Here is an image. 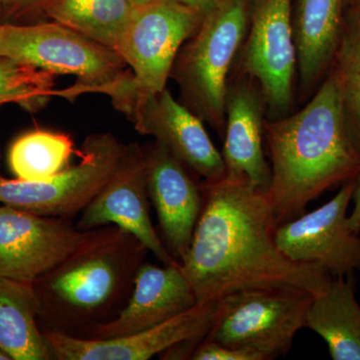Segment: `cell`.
Listing matches in <instances>:
<instances>
[{"mask_svg":"<svg viewBox=\"0 0 360 360\" xmlns=\"http://www.w3.org/2000/svg\"><path fill=\"white\" fill-rule=\"evenodd\" d=\"M202 207L180 269L198 303L234 291L295 288L315 296L333 276L314 264L296 262L279 250L267 193L243 180L201 182Z\"/></svg>","mask_w":360,"mask_h":360,"instance_id":"6da1fadb","label":"cell"},{"mask_svg":"<svg viewBox=\"0 0 360 360\" xmlns=\"http://www.w3.org/2000/svg\"><path fill=\"white\" fill-rule=\"evenodd\" d=\"M271 179L267 198L277 226L300 217L310 201L354 180L360 149L343 110L335 70L297 112L264 120Z\"/></svg>","mask_w":360,"mask_h":360,"instance_id":"7a4b0ae2","label":"cell"},{"mask_svg":"<svg viewBox=\"0 0 360 360\" xmlns=\"http://www.w3.org/2000/svg\"><path fill=\"white\" fill-rule=\"evenodd\" d=\"M149 252L116 225L84 231L70 255L33 283L41 328L85 338L129 302Z\"/></svg>","mask_w":360,"mask_h":360,"instance_id":"3957f363","label":"cell"},{"mask_svg":"<svg viewBox=\"0 0 360 360\" xmlns=\"http://www.w3.org/2000/svg\"><path fill=\"white\" fill-rule=\"evenodd\" d=\"M0 58L11 59L52 75H72V86L56 96L72 99L85 94L115 96L131 77L127 63L112 49L53 22L0 25Z\"/></svg>","mask_w":360,"mask_h":360,"instance_id":"277c9868","label":"cell"},{"mask_svg":"<svg viewBox=\"0 0 360 360\" xmlns=\"http://www.w3.org/2000/svg\"><path fill=\"white\" fill-rule=\"evenodd\" d=\"M248 0H222L206 13L175 58L172 77L182 101L224 136L229 71L250 25Z\"/></svg>","mask_w":360,"mask_h":360,"instance_id":"5b68a950","label":"cell"},{"mask_svg":"<svg viewBox=\"0 0 360 360\" xmlns=\"http://www.w3.org/2000/svg\"><path fill=\"white\" fill-rule=\"evenodd\" d=\"M314 295L295 288H250L217 300L212 328L205 340L250 348L269 360L291 349Z\"/></svg>","mask_w":360,"mask_h":360,"instance_id":"8992f818","label":"cell"},{"mask_svg":"<svg viewBox=\"0 0 360 360\" xmlns=\"http://www.w3.org/2000/svg\"><path fill=\"white\" fill-rule=\"evenodd\" d=\"M115 135L96 134L84 139L80 161L44 181L0 176V205L44 217L70 219L82 212L105 186L124 151Z\"/></svg>","mask_w":360,"mask_h":360,"instance_id":"52a82bcc","label":"cell"},{"mask_svg":"<svg viewBox=\"0 0 360 360\" xmlns=\"http://www.w3.org/2000/svg\"><path fill=\"white\" fill-rule=\"evenodd\" d=\"M202 18L174 0L135 7L113 51L129 66L139 91L155 94L167 89L180 49Z\"/></svg>","mask_w":360,"mask_h":360,"instance_id":"ba28073f","label":"cell"},{"mask_svg":"<svg viewBox=\"0 0 360 360\" xmlns=\"http://www.w3.org/2000/svg\"><path fill=\"white\" fill-rule=\"evenodd\" d=\"M292 0H255L240 56L241 75L255 80L269 120L290 115L297 71Z\"/></svg>","mask_w":360,"mask_h":360,"instance_id":"9c48e42d","label":"cell"},{"mask_svg":"<svg viewBox=\"0 0 360 360\" xmlns=\"http://www.w3.org/2000/svg\"><path fill=\"white\" fill-rule=\"evenodd\" d=\"M354 188V179L326 205L278 225L279 250L293 262L321 265L335 277L360 271V234L350 229L347 214Z\"/></svg>","mask_w":360,"mask_h":360,"instance_id":"30bf717a","label":"cell"},{"mask_svg":"<svg viewBox=\"0 0 360 360\" xmlns=\"http://www.w3.org/2000/svg\"><path fill=\"white\" fill-rule=\"evenodd\" d=\"M141 134L150 135L205 181L224 179V158L202 120L165 89L155 94L135 90L122 110Z\"/></svg>","mask_w":360,"mask_h":360,"instance_id":"8fae6325","label":"cell"},{"mask_svg":"<svg viewBox=\"0 0 360 360\" xmlns=\"http://www.w3.org/2000/svg\"><path fill=\"white\" fill-rule=\"evenodd\" d=\"M148 200L143 149L127 144L110 179L82 210L77 227L87 231L116 225L134 234L163 265H179L153 226Z\"/></svg>","mask_w":360,"mask_h":360,"instance_id":"7c38bea8","label":"cell"},{"mask_svg":"<svg viewBox=\"0 0 360 360\" xmlns=\"http://www.w3.org/2000/svg\"><path fill=\"white\" fill-rule=\"evenodd\" d=\"M70 219L0 205V274L32 283L65 259L84 238Z\"/></svg>","mask_w":360,"mask_h":360,"instance_id":"4fadbf2b","label":"cell"},{"mask_svg":"<svg viewBox=\"0 0 360 360\" xmlns=\"http://www.w3.org/2000/svg\"><path fill=\"white\" fill-rule=\"evenodd\" d=\"M215 307L217 300L198 303L153 328L110 338H77L41 328L56 360H148L182 341L205 340Z\"/></svg>","mask_w":360,"mask_h":360,"instance_id":"5bb4252c","label":"cell"},{"mask_svg":"<svg viewBox=\"0 0 360 360\" xmlns=\"http://www.w3.org/2000/svg\"><path fill=\"white\" fill-rule=\"evenodd\" d=\"M142 149L149 200L158 214L163 243L181 262L202 207L201 182L198 184L193 172L158 141Z\"/></svg>","mask_w":360,"mask_h":360,"instance_id":"9a60e30c","label":"cell"},{"mask_svg":"<svg viewBox=\"0 0 360 360\" xmlns=\"http://www.w3.org/2000/svg\"><path fill=\"white\" fill-rule=\"evenodd\" d=\"M264 97L255 80L243 75L227 86L224 158L225 175L267 193L271 179L264 153Z\"/></svg>","mask_w":360,"mask_h":360,"instance_id":"2e32d148","label":"cell"},{"mask_svg":"<svg viewBox=\"0 0 360 360\" xmlns=\"http://www.w3.org/2000/svg\"><path fill=\"white\" fill-rule=\"evenodd\" d=\"M195 293L179 265L144 262L135 277L129 302L115 319L101 324L85 338H110L158 326L198 304Z\"/></svg>","mask_w":360,"mask_h":360,"instance_id":"e0dca14e","label":"cell"},{"mask_svg":"<svg viewBox=\"0 0 360 360\" xmlns=\"http://www.w3.org/2000/svg\"><path fill=\"white\" fill-rule=\"evenodd\" d=\"M345 0H297L291 11L297 70L302 94L314 89L340 47Z\"/></svg>","mask_w":360,"mask_h":360,"instance_id":"ac0fdd59","label":"cell"},{"mask_svg":"<svg viewBox=\"0 0 360 360\" xmlns=\"http://www.w3.org/2000/svg\"><path fill=\"white\" fill-rule=\"evenodd\" d=\"M355 286V274L333 276L307 310V328L323 338L333 360H360V305Z\"/></svg>","mask_w":360,"mask_h":360,"instance_id":"d6986e66","label":"cell"},{"mask_svg":"<svg viewBox=\"0 0 360 360\" xmlns=\"http://www.w3.org/2000/svg\"><path fill=\"white\" fill-rule=\"evenodd\" d=\"M0 348L11 360H54L32 283L0 274Z\"/></svg>","mask_w":360,"mask_h":360,"instance_id":"ffe728a7","label":"cell"},{"mask_svg":"<svg viewBox=\"0 0 360 360\" xmlns=\"http://www.w3.org/2000/svg\"><path fill=\"white\" fill-rule=\"evenodd\" d=\"M134 8L130 0H47L42 6L53 21L112 49Z\"/></svg>","mask_w":360,"mask_h":360,"instance_id":"44dd1931","label":"cell"},{"mask_svg":"<svg viewBox=\"0 0 360 360\" xmlns=\"http://www.w3.org/2000/svg\"><path fill=\"white\" fill-rule=\"evenodd\" d=\"M78 153L70 135L37 129L16 139L8 151V165L16 179L44 181L70 167Z\"/></svg>","mask_w":360,"mask_h":360,"instance_id":"7402d4cb","label":"cell"},{"mask_svg":"<svg viewBox=\"0 0 360 360\" xmlns=\"http://www.w3.org/2000/svg\"><path fill=\"white\" fill-rule=\"evenodd\" d=\"M56 91L51 73L0 58V105L18 103L25 110H37L56 96Z\"/></svg>","mask_w":360,"mask_h":360,"instance_id":"603a6c76","label":"cell"},{"mask_svg":"<svg viewBox=\"0 0 360 360\" xmlns=\"http://www.w3.org/2000/svg\"><path fill=\"white\" fill-rule=\"evenodd\" d=\"M335 70L360 73V11H352L343 22L342 34L335 58Z\"/></svg>","mask_w":360,"mask_h":360,"instance_id":"cb8c5ba5","label":"cell"},{"mask_svg":"<svg viewBox=\"0 0 360 360\" xmlns=\"http://www.w3.org/2000/svg\"><path fill=\"white\" fill-rule=\"evenodd\" d=\"M338 72L345 115L360 149V73Z\"/></svg>","mask_w":360,"mask_h":360,"instance_id":"d4e9b609","label":"cell"},{"mask_svg":"<svg viewBox=\"0 0 360 360\" xmlns=\"http://www.w3.org/2000/svg\"><path fill=\"white\" fill-rule=\"evenodd\" d=\"M193 360H269L266 355L250 348L231 347L203 340L194 350Z\"/></svg>","mask_w":360,"mask_h":360,"instance_id":"484cf974","label":"cell"},{"mask_svg":"<svg viewBox=\"0 0 360 360\" xmlns=\"http://www.w3.org/2000/svg\"><path fill=\"white\" fill-rule=\"evenodd\" d=\"M47 0H4V8L11 14L30 13L32 9L44 6ZM2 8V9H4Z\"/></svg>","mask_w":360,"mask_h":360,"instance_id":"4316f807","label":"cell"},{"mask_svg":"<svg viewBox=\"0 0 360 360\" xmlns=\"http://www.w3.org/2000/svg\"><path fill=\"white\" fill-rule=\"evenodd\" d=\"M352 201L354 202V208H352V213L348 214V224L352 231L360 234V172L354 179Z\"/></svg>","mask_w":360,"mask_h":360,"instance_id":"83f0119b","label":"cell"},{"mask_svg":"<svg viewBox=\"0 0 360 360\" xmlns=\"http://www.w3.org/2000/svg\"><path fill=\"white\" fill-rule=\"evenodd\" d=\"M174 1L184 4V6L198 11L201 15L205 16L206 13L212 11L222 0H174Z\"/></svg>","mask_w":360,"mask_h":360,"instance_id":"f1b7e54d","label":"cell"},{"mask_svg":"<svg viewBox=\"0 0 360 360\" xmlns=\"http://www.w3.org/2000/svg\"><path fill=\"white\" fill-rule=\"evenodd\" d=\"M153 1H155V0H130V2H131L135 7L146 6V4H150V2Z\"/></svg>","mask_w":360,"mask_h":360,"instance_id":"f546056e","label":"cell"},{"mask_svg":"<svg viewBox=\"0 0 360 360\" xmlns=\"http://www.w3.org/2000/svg\"><path fill=\"white\" fill-rule=\"evenodd\" d=\"M0 360H11V357H9L1 348H0Z\"/></svg>","mask_w":360,"mask_h":360,"instance_id":"4dcf8cb0","label":"cell"},{"mask_svg":"<svg viewBox=\"0 0 360 360\" xmlns=\"http://www.w3.org/2000/svg\"><path fill=\"white\" fill-rule=\"evenodd\" d=\"M352 4H354V8H352V11H360V0H354Z\"/></svg>","mask_w":360,"mask_h":360,"instance_id":"1f68e13d","label":"cell"},{"mask_svg":"<svg viewBox=\"0 0 360 360\" xmlns=\"http://www.w3.org/2000/svg\"><path fill=\"white\" fill-rule=\"evenodd\" d=\"M4 0H0V11L4 8Z\"/></svg>","mask_w":360,"mask_h":360,"instance_id":"d6a6232c","label":"cell"},{"mask_svg":"<svg viewBox=\"0 0 360 360\" xmlns=\"http://www.w3.org/2000/svg\"><path fill=\"white\" fill-rule=\"evenodd\" d=\"M354 0H345V2H348V4H352V2H354Z\"/></svg>","mask_w":360,"mask_h":360,"instance_id":"836d02e7","label":"cell"}]
</instances>
